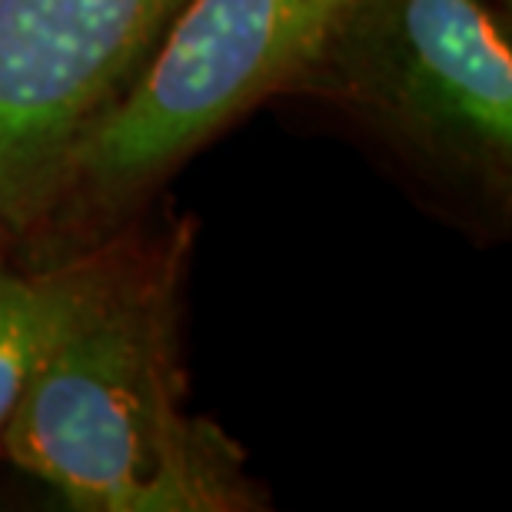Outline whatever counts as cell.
<instances>
[{
    "instance_id": "5b68a950",
    "label": "cell",
    "mask_w": 512,
    "mask_h": 512,
    "mask_svg": "<svg viewBox=\"0 0 512 512\" xmlns=\"http://www.w3.org/2000/svg\"><path fill=\"white\" fill-rule=\"evenodd\" d=\"M114 256L20 270L0 253V436L57 333L97 290Z\"/></svg>"
},
{
    "instance_id": "6da1fadb",
    "label": "cell",
    "mask_w": 512,
    "mask_h": 512,
    "mask_svg": "<svg viewBox=\"0 0 512 512\" xmlns=\"http://www.w3.org/2000/svg\"><path fill=\"white\" fill-rule=\"evenodd\" d=\"M0 446L74 509L260 506L240 446L183 406L173 263L130 270L114 260L37 363Z\"/></svg>"
},
{
    "instance_id": "277c9868",
    "label": "cell",
    "mask_w": 512,
    "mask_h": 512,
    "mask_svg": "<svg viewBox=\"0 0 512 512\" xmlns=\"http://www.w3.org/2000/svg\"><path fill=\"white\" fill-rule=\"evenodd\" d=\"M366 100L429 153L496 170L512 153V54L483 0H360Z\"/></svg>"
},
{
    "instance_id": "7a4b0ae2",
    "label": "cell",
    "mask_w": 512,
    "mask_h": 512,
    "mask_svg": "<svg viewBox=\"0 0 512 512\" xmlns=\"http://www.w3.org/2000/svg\"><path fill=\"white\" fill-rule=\"evenodd\" d=\"M350 0H183L120 97L70 147L50 193L124 200L330 44Z\"/></svg>"
},
{
    "instance_id": "3957f363",
    "label": "cell",
    "mask_w": 512,
    "mask_h": 512,
    "mask_svg": "<svg viewBox=\"0 0 512 512\" xmlns=\"http://www.w3.org/2000/svg\"><path fill=\"white\" fill-rule=\"evenodd\" d=\"M183 0H0V240L44 217L70 147Z\"/></svg>"
}]
</instances>
